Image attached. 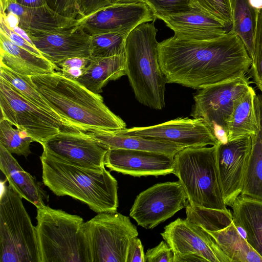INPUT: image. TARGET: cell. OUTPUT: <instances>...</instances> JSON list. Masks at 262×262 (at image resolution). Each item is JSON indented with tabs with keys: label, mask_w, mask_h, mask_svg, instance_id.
<instances>
[{
	"label": "cell",
	"mask_w": 262,
	"mask_h": 262,
	"mask_svg": "<svg viewBox=\"0 0 262 262\" xmlns=\"http://www.w3.org/2000/svg\"><path fill=\"white\" fill-rule=\"evenodd\" d=\"M216 145L183 148L174 157L173 173L178 178L190 205L227 212L230 210L223 199Z\"/></svg>",
	"instance_id": "6"
},
{
	"label": "cell",
	"mask_w": 262,
	"mask_h": 262,
	"mask_svg": "<svg viewBox=\"0 0 262 262\" xmlns=\"http://www.w3.org/2000/svg\"><path fill=\"white\" fill-rule=\"evenodd\" d=\"M205 231L231 262H262V257L239 233L233 221L220 230Z\"/></svg>",
	"instance_id": "27"
},
{
	"label": "cell",
	"mask_w": 262,
	"mask_h": 262,
	"mask_svg": "<svg viewBox=\"0 0 262 262\" xmlns=\"http://www.w3.org/2000/svg\"><path fill=\"white\" fill-rule=\"evenodd\" d=\"M192 6L221 21L227 27L232 24L230 0H192Z\"/></svg>",
	"instance_id": "35"
},
{
	"label": "cell",
	"mask_w": 262,
	"mask_h": 262,
	"mask_svg": "<svg viewBox=\"0 0 262 262\" xmlns=\"http://www.w3.org/2000/svg\"><path fill=\"white\" fill-rule=\"evenodd\" d=\"M128 34L106 33L91 35L90 58L108 57L125 53Z\"/></svg>",
	"instance_id": "33"
},
{
	"label": "cell",
	"mask_w": 262,
	"mask_h": 262,
	"mask_svg": "<svg viewBox=\"0 0 262 262\" xmlns=\"http://www.w3.org/2000/svg\"><path fill=\"white\" fill-rule=\"evenodd\" d=\"M187 202L179 181L158 183L137 196L129 216L139 226L152 229L185 208Z\"/></svg>",
	"instance_id": "12"
},
{
	"label": "cell",
	"mask_w": 262,
	"mask_h": 262,
	"mask_svg": "<svg viewBox=\"0 0 262 262\" xmlns=\"http://www.w3.org/2000/svg\"><path fill=\"white\" fill-rule=\"evenodd\" d=\"M84 229L91 262H126L129 242L138 235L129 218L117 211L98 213Z\"/></svg>",
	"instance_id": "8"
},
{
	"label": "cell",
	"mask_w": 262,
	"mask_h": 262,
	"mask_svg": "<svg viewBox=\"0 0 262 262\" xmlns=\"http://www.w3.org/2000/svg\"><path fill=\"white\" fill-rule=\"evenodd\" d=\"M249 72L253 82L262 94V9L257 15L253 55Z\"/></svg>",
	"instance_id": "36"
},
{
	"label": "cell",
	"mask_w": 262,
	"mask_h": 262,
	"mask_svg": "<svg viewBox=\"0 0 262 262\" xmlns=\"http://www.w3.org/2000/svg\"><path fill=\"white\" fill-rule=\"evenodd\" d=\"M47 5L58 14L68 18L82 17L80 0H46Z\"/></svg>",
	"instance_id": "37"
},
{
	"label": "cell",
	"mask_w": 262,
	"mask_h": 262,
	"mask_svg": "<svg viewBox=\"0 0 262 262\" xmlns=\"http://www.w3.org/2000/svg\"><path fill=\"white\" fill-rule=\"evenodd\" d=\"M37 91L53 110L70 125L88 128L123 129L125 122L104 104L103 97L61 73L30 76Z\"/></svg>",
	"instance_id": "2"
},
{
	"label": "cell",
	"mask_w": 262,
	"mask_h": 262,
	"mask_svg": "<svg viewBox=\"0 0 262 262\" xmlns=\"http://www.w3.org/2000/svg\"><path fill=\"white\" fill-rule=\"evenodd\" d=\"M230 2L232 18L230 31L239 37L252 59L259 10L252 7L249 0H230Z\"/></svg>",
	"instance_id": "29"
},
{
	"label": "cell",
	"mask_w": 262,
	"mask_h": 262,
	"mask_svg": "<svg viewBox=\"0 0 262 262\" xmlns=\"http://www.w3.org/2000/svg\"><path fill=\"white\" fill-rule=\"evenodd\" d=\"M161 233L174 253L173 262H231L213 238L200 226L178 218Z\"/></svg>",
	"instance_id": "11"
},
{
	"label": "cell",
	"mask_w": 262,
	"mask_h": 262,
	"mask_svg": "<svg viewBox=\"0 0 262 262\" xmlns=\"http://www.w3.org/2000/svg\"><path fill=\"white\" fill-rule=\"evenodd\" d=\"M178 39L206 40L217 38L228 31L227 27L211 15L195 9L187 13L161 17Z\"/></svg>",
	"instance_id": "19"
},
{
	"label": "cell",
	"mask_w": 262,
	"mask_h": 262,
	"mask_svg": "<svg viewBox=\"0 0 262 262\" xmlns=\"http://www.w3.org/2000/svg\"><path fill=\"white\" fill-rule=\"evenodd\" d=\"M9 184L0 198V262H41L36 226Z\"/></svg>",
	"instance_id": "7"
},
{
	"label": "cell",
	"mask_w": 262,
	"mask_h": 262,
	"mask_svg": "<svg viewBox=\"0 0 262 262\" xmlns=\"http://www.w3.org/2000/svg\"><path fill=\"white\" fill-rule=\"evenodd\" d=\"M251 136L241 137L216 145V161L223 199L231 207L242 193L251 151Z\"/></svg>",
	"instance_id": "16"
},
{
	"label": "cell",
	"mask_w": 262,
	"mask_h": 262,
	"mask_svg": "<svg viewBox=\"0 0 262 262\" xmlns=\"http://www.w3.org/2000/svg\"><path fill=\"white\" fill-rule=\"evenodd\" d=\"M155 21L143 23L131 31L125 40V73L136 99L150 108L165 105L166 80L158 56Z\"/></svg>",
	"instance_id": "4"
},
{
	"label": "cell",
	"mask_w": 262,
	"mask_h": 262,
	"mask_svg": "<svg viewBox=\"0 0 262 262\" xmlns=\"http://www.w3.org/2000/svg\"><path fill=\"white\" fill-rule=\"evenodd\" d=\"M156 19L150 7L143 2L116 3L78 19L77 26L83 28L90 35L129 33L139 25Z\"/></svg>",
	"instance_id": "15"
},
{
	"label": "cell",
	"mask_w": 262,
	"mask_h": 262,
	"mask_svg": "<svg viewBox=\"0 0 262 262\" xmlns=\"http://www.w3.org/2000/svg\"><path fill=\"white\" fill-rule=\"evenodd\" d=\"M141 0H111L112 4L141 2Z\"/></svg>",
	"instance_id": "46"
},
{
	"label": "cell",
	"mask_w": 262,
	"mask_h": 262,
	"mask_svg": "<svg viewBox=\"0 0 262 262\" xmlns=\"http://www.w3.org/2000/svg\"><path fill=\"white\" fill-rule=\"evenodd\" d=\"M126 262H145L143 247L137 236L133 238L129 242Z\"/></svg>",
	"instance_id": "41"
},
{
	"label": "cell",
	"mask_w": 262,
	"mask_h": 262,
	"mask_svg": "<svg viewBox=\"0 0 262 262\" xmlns=\"http://www.w3.org/2000/svg\"><path fill=\"white\" fill-rule=\"evenodd\" d=\"M255 95L254 89L250 86L236 102L227 123V141L256 134L257 122L254 106Z\"/></svg>",
	"instance_id": "28"
},
{
	"label": "cell",
	"mask_w": 262,
	"mask_h": 262,
	"mask_svg": "<svg viewBox=\"0 0 262 262\" xmlns=\"http://www.w3.org/2000/svg\"><path fill=\"white\" fill-rule=\"evenodd\" d=\"M158 56L167 83L199 90L245 76L252 64L243 42L230 30L206 40L173 36L159 42Z\"/></svg>",
	"instance_id": "1"
},
{
	"label": "cell",
	"mask_w": 262,
	"mask_h": 262,
	"mask_svg": "<svg viewBox=\"0 0 262 262\" xmlns=\"http://www.w3.org/2000/svg\"><path fill=\"white\" fill-rule=\"evenodd\" d=\"M1 65L21 75L36 76L53 73L57 66L13 43L0 32Z\"/></svg>",
	"instance_id": "21"
},
{
	"label": "cell",
	"mask_w": 262,
	"mask_h": 262,
	"mask_svg": "<svg viewBox=\"0 0 262 262\" xmlns=\"http://www.w3.org/2000/svg\"><path fill=\"white\" fill-rule=\"evenodd\" d=\"M151 9L156 18L195 10L192 0H141Z\"/></svg>",
	"instance_id": "34"
},
{
	"label": "cell",
	"mask_w": 262,
	"mask_h": 262,
	"mask_svg": "<svg viewBox=\"0 0 262 262\" xmlns=\"http://www.w3.org/2000/svg\"><path fill=\"white\" fill-rule=\"evenodd\" d=\"M125 62V53L108 57L90 58L84 73L76 81L92 92L99 94L108 82L126 75Z\"/></svg>",
	"instance_id": "26"
},
{
	"label": "cell",
	"mask_w": 262,
	"mask_h": 262,
	"mask_svg": "<svg viewBox=\"0 0 262 262\" xmlns=\"http://www.w3.org/2000/svg\"><path fill=\"white\" fill-rule=\"evenodd\" d=\"M117 131L125 135L171 142L184 148L213 146L219 142L209 126L200 118L180 117L152 126Z\"/></svg>",
	"instance_id": "14"
},
{
	"label": "cell",
	"mask_w": 262,
	"mask_h": 262,
	"mask_svg": "<svg viewBox=\"0 0 262 262\" xmlns=\"http://www.w3.org/2000/svg\"><path fill=\"white\" fill-rule=\"evenodd\" d=\"M231 207L235 226L244 231L248 243L262 257V200L241 194Z\"/></svg>",
	"instance_id": "24"
},
{
	"label": "cell",
	"mask_w": 262,
	"mask_h": 262,
	"mask_svg": "<svg viewBox=\"0 0 262 262\" xmlns=\"http://www.w3.org/2000/svg\"><path fill=\"white\" fill-rule=\"evenodd\" d=\"M43 151L65 163L87 168L104 167L108 151L103 144L83 132L61 131L42 144Z\"/></svg>",
	"instance_id": "13"
},
{
	"label": "cell",
	"mask_w": 262,
	"mask_h": 262,
	"mask_svg": "<svg viewBox=\"0 0 262 262\" xmlns=\"http://www.w3.org/2000/svg\"><path fill=\"white\" fill-rule=\"evenodd\" d=\"M186 208V218L189 221L201 227L205 230L215 231L228 226L233 221L230 210L225 212L192 206L187 202Z\"/></svg>",
	"instance_id": "31"
},
{
	"label": "cell",
	"mask_w": 262,
	"mask_h": 262,
	"mask_svg": "<svg viewBox=\"0 0 262 262\" xmlns=\"http://www.w3.org/2000/svg\"><path fill=\"white\" fill-rule=\"evenodd\" d=\"M34 140L21 129L14 128L7 120H0V144L11 154L28 157L31 153L30 145Z\"/></svg>",
	"instance_id": "32"
},
{
	"label": "cell",
	"mask_w": 262,
	"mask_h": 262,
	"mask_svg": "<svg viewBox=\"0 0 262 262\" xmlns=\"http://www.w3.org/2000/svg\"><path fill=\"white\" fill-rule=\"evenodd\" d=\"M251 85L246 75L200 89L191 116L202 119L219 142L227 141V122L240 97Z\"/></svg>",
	"instance_id": "10"
},
{
	"label": "cell",
	"mask_w": 262,
	"mask_h": 262,
	"mask_svg": "<svg viewBox=\"0 0 262 262\" xmlns=\"http://www.w3.org/2000/svg\"><path fill=\"white\" fill-rule=\"evenodd\" d=\"M0 77L13 86L24 97L34 104L70 125L59 117L43 99L33 85L30 76L18 74L1 65Z\"/></svg>",
	"instance_id": "30"
},
{
	"label": "cell",
	"mask_w": 262,
	"mask_h": 262,
	"mask_svg": "<svg viewBox=\"0 0 262 262\" xmlns=\"http://www.w3.org/2000/svg\"><path fill=\"white\" fill-rule=\"evenodd\" d=\"M254 106L257 129L252 145L241 194L262 200V94H256Z\"/></svg>",
	"instance_id": "25"
},
{
	"label": "cell",
	"mask_w": 262,
	"mask_h": 262,
	"mask_svg": "<svg viewBox=\"0 0 262 262\" xmlns=\"http://www.w3.org/2000/svg\"><path fill=\"white\" fill-rule=\"evenodd\" d=\"M174 157L148 151L108 149L104 165L111 170L133 177L165 176L173 173Z\"/></svg>",
	"instance_id": "18"
},
{
	"label": "cell",
	"mask_w": 262,
	"mask_h": 262,
	"mask_svg": "<svg viewBox=\"0 0 262 262\" xmlns=\"http://www.w3.org/2000/svg\"><path fill=\"white\" fill-rule=\"evenodd\" d=\"M90 62V58L72 57L59 62L56 66L61 67V73L64 77L76 80L83 74Z\"/></svg>",
	"instance_id": "38"
},
{
	"label": "cell",
	"mask_w": 262,
	"mask_h": 262,
	"mask_svg": "<svg viewBox=\"0 0 262 262\" xmlns=\"http://www.w3.org/2000/svg\"><path fill=\"white\" fill-rule=\"evenodd\" d=\"M111 4V0H80L81 18L88 16Z\"/></svg>",
	"instance_id": "42"
},
{
	"label": "cell",
	"mask_w": 262,
	"mask_h": 262,
	"mask_svg": "<svg viewBox=\"0 0 262 262\" xmlns=\"http://www.w3.org/2000/svg\"><path fill=\"white\" fill-rule=\"evenodd\" d=\"M16 3L21 6L35 8L47 5L46 0H16Z\"/></svg>",
	"instance_id": "43"
},
{
	"label": "cell",
	"mask_w": 262,
	"mask_h": 262,
	"mask_svg": "<svg viewBox=\"0 0 262 262\" xmlns=\"http://www.w3.org/2000/svg\"><path fill=\"white\" fill-rule=\"evenodd\" d=\"M0 32L5 35L15 45L36 55L43 57L41 52L35 46L29 43L21 36L9 28L1 18L0 20Z\"/></svg>",
	"instance_id": "40"
},
{
	"label": "cell",
	"mask_w": 262,
	"mask_h": 262,
	"mask_svg": "<svg viewBox=\"0 0 262 262\" xmlns=\"http://www.w3.org/2000/svg\"><path fill=\"white\" fill-rule=\"evenodd\" d=\"M0 169L9 184L23 198L37 208L43 206L46 198L40 183L20 166L12 154L0 144Z\"/></svg>",
	"instance_id": "23"
},
{
	"label": "cell",
	"mask_w": 262,
	"mask_h": 262,
	"mask_svg": "<svg viewBox=\"0 0 262 262\" xmlns=\"http://www.w3.org/2000/svg\"><path fill=\"white\" fill-rule=\"evenodd\" d=\"M11 2H16V0H0L1 12L5 13L9 4Z\"/></svg>",
	"instance_id": "44"
},
{
	"label": "cell",
	"mask_w": 262,
	"mask_h": 262,
	"mask_svg": "<svg viewBox=\"0 0 262 262\" xmlns=\"http://www.w3.org/2000/svg\"><path fill=\"white\" fill-rule=\"evenodd\" d=\"M173 262L174 253L166 242L161 241L145 254V262Z\"/></svg>",
	"instance_id": "39"
},
{
	"label": "cell",
	"mask_w": 262,
	"mask_h": 262,
	"mask_svg": "<svg viewBox=\"0 0 262 262\" xmlns=\"http://www.w3.org/2000/svg\"><path fill=\"white\" fill-rule=\"evenodd\" d=\"M0 107L1 119L26 131L40 144L61 131H81L37 106L1 77Z\"/></svg>",
	"instance_id": "9"
},
{
	"label": "cell",
	"mask_w": 262,
	"mask_h": 262,
	"mask_svg": "<svg viewBox=\"0 0 262 262\" xmlns=\"http://www.w3.org/2000/svg\"><path fill=\"white\" fill-rule=\"evenodd\" d=\"M25 31L42 56L56 65L72 57L90 58L91 35L81 27L61 32Z\"/></svg>",
	"instance_id": "17"
},
{
	"label": "cell",
	"mask_w": 262,
	"mask_h": 262,
	"mask_svg": "<svg viewBox=\"0 0 262 262\" xmlns=\"http://www.w3.org/2000/svg\"><path fill=\"white\" fill-rule=\"evenodd\" d=\"M249 1L254 8L259 10L262 9V0H249Z\"/></svg>",
	"instance_id": "45"
},
{
	"label": "cell",
	"mask_w": 262,
	"mask_h": 262,
	"mask_svg": "<svg viewBox=\"0 0 262 262\" xmlns=\"http://www.w3.org/2000/svg\"><path fill=\"white\" fill-rule=\"evenodd\" d=\"M6 12L15 14L19 20L18 26L25 30L61 32L74 28L78 24V19L62 16L47 5L31 8L11 2Z\"/></svg>",
	"instance_id": "20"
},
{
	"label": "cell",
	"mask_w": 262,
	"mask_h": 262,
	"mask_svg": "<svg viewBox=\"0 0 262 262\" xmlns=\"http://www.w3.org/2000/svg\"><path fill=\"white\" fill-rule=\"evenodd\" d=\"M85 133L103 144L108 149L138 150L174 156L178 152L184 148L171 142L123 135L119 133L117 130L88 128Z\"/></svg>",
	"instance_id": "22"
},
{
	"label": "cell",
	"mask_w": 262,
	"mask_h": 262,
	"mask_svg": "<svg viewBox=\"0 0 262 262\" xmlns=\"http://www.w3.org/2000/svg\"><path fill=\"white\" fill-rule=\"evenodd\" d=\"M36 219L41 262H91L81 217L44 205Z\"/></svg>",
	"instance_id": "5"
},
{
	"label": "cell",
	"mask_w": 262,
	"mask_h": 262,
	"mask_svg": "<svg viewBox=\"0 0 262 262\" xmlns=\"http://www.w3.org/2000/svg\"><path fill=\"white\" fill-rule=\"evenodd\" d=\"M42 182L57 196H70L96 213L116 212L118 183L105 167L87 168L60 161L43 151Z\"/></svg>",
	"instance_id": "3"
}]
</instances>
